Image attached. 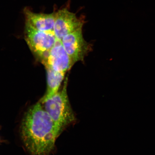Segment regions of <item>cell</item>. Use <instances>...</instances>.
Wrapping results in <instances>:
<instances>
[{"mask_svg": "<svg viewBox=\"0 0 155 155\" xmlns=\"http://www.w3.org/2000/svg\"><path fill=\"white\" fill-rule=\"evenodd\" d=\"M62 131L40 102L29 108L21 126V137L31 155H48Z\"/></svg>", "mask_w": 155, "mask_h": 155, "instance_id": "obj_1", "label": "cell"}, {"mask_svg": "<svg viewBox=\"0 0 155 155\" xmlns=\"http://www.w3.org/2000/svg\"><path fill=\"white\" fill-rule=\"evenodd\" d=\"M68 82L67 77L61 90L42 104L45 110L62 131L75 119L68 95Z\"/></svg>", "mask_w": 155, "mask_h": 155, "instance_id": "obj_2", "label": "cell"}, {"mask_svg": "<svg viewBox=\"0 0 155 155\" xmlns=\"http://www.w3.org/2000/svg\"><path fill=\"white\" fill-rule=\"evenodd\" d=\"M25 38L31 49L44 64L57 40L54 33L37 30L26 23Z\"/></svg>", "mask_w": 155, "mask_h": 155, "instance_id": "obj_3", "label": "cell"}, {"mask_svg": "<svg viewBox=\"0 0 155 155\" xmlns=\"http://www.w3.org/2000/svg\"><path fill=\"white\" fill-rule=\"evenodd\" d=\"M61 42L72 66L77 62L83 61L91 49L89 44L83 38L82 28L66 35Z\"/></svg>", "mask_w": 155, "mask_h": 155, "instance_id": "obj_4", "label": "cell"}, {"mask_svg": "<svg viewBox=\"0 0 155 155\" xmlns=\"http://www.w3.org/2000/svg\"><path fill=\"white\" fill-rule=\"evenodd\" d=\"M55 13L53 31L58 40L61 41L66 35L82 28L83 21L78 18L74 13L71 12L67 8L60 9Z\"/></svg>", "mask_w": 155, "mask_h": 155, "instance_id": "obj_5", "label": "cell"}, {"mask_svg": "<svg viewBox=\"0 0 155 155\" xmlns=\"http://www.w3.org/2000/svg\"><path fill=\"white\" fill-rule=\"evenodd\" d=\"M44 65L54 71L65 73L72 67L70 58L64 48L61 41L57 40L50 50L48 59Z\"/></svg>", "mask_w": 155, "mask_h": 155, "instance_id": "obj_6", "label": "cell"}, {"mask_svg": "<svg viewBox=\"0 0 155 155\" xmlns=\"http://www.w3.org/2000/svg\"><path fill=\"white\" fill-rule=\"evenodd\" d=\"M26 23L37 30L46 32H53L55 13L42 14L32 12L28 9L25 11Z\"/></svg>", "mask_w": 155, "mask_h": 155, "instance_id": "obj_7", "label": "cell"}, {"mask_svg": "<svg viewBox=\"0 0 155 155\" xmlns=\"http://www.w3.org/2000/svg\"><path fill=\"white\" fill-rule=\"evenodd\" d=\"M45 67L47 71V88L45 94L40 100V102L41 104L59 91L65 74V73L58 72L49 67Z\"/></svg>", "mask_w": 155, "mask_h": 155, "instance_id": "obj_8", "label": "cell"}]
</instances>
